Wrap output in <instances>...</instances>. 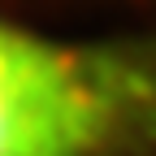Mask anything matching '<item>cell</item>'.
I'll return each instance as SVG.
<instances>
[{
	"label": "cell",
	"instance_id": "cell-1",
	"mask_svg": "<svg viewBox=\"0 0 156 156\" xmlns=\"http://www.w3.org/2000/svg\"><path fill=\"white\" fill-rule=\"evenodd\" d=\"M0 156H156V35L52 39L0 22Z\"/></svg>",
	"mask_w": 156,
	"mask_h": 156
}]
</instances>
